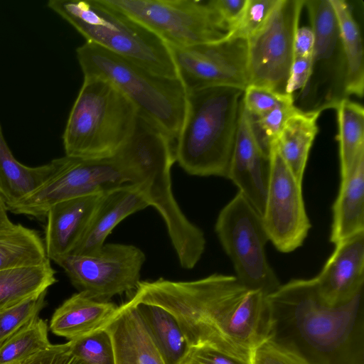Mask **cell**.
I'll return each mask as SVG.
<instances>
[{
    "instance_id": "d6a6232c",
    "label": "cell",
    "mask_w": 364,
    "mask_h": 364,
    "mask_svg": "<svg viewBox=\"0 0 364 364\" xmlns=\"http://www.w3.org/2000/svg\"><path fill=\"white\" fill-rule=\"evenodd\" d=\"M279 0H247L246 5L228 38L247 40L265 23Z\"/></svg>"
},
{
    "instance_id": "4316f807",
    "label": "cell",
    "mask_w": 364,
    "mask_h": 364,
    "mask_svg": "<svg viewBox=\"0 0 364 364\" xmlns=\"http://www.w3.org/2000/svg\"><path fill=\"white\" fill-rule=\"evenodd\" d=\"M335 12L347 67L348 97H362L364 88V51L362 35L351 8L345 0H329Z\"/></svg>"
},
{
    "instance_id": "f35d334b",
    "label": "cell",
    "mask_w": 364,
    "mask_h": 364,
    "mask_svg": "<svg viewBox=\"0 0 364 364\" xmlns=\"http://www.w3.org/2000/svg\"><path fill=\"white\" fill-rule=\"evenodd\" d=\"M311 58L294 59L286 87L287 95H294L305 86L309 77Z\"/></svg>"
},
{
    "instance_id": "cb8c5ba5",
    "label": "cell",
    "mask_w": 364,
    "mask_h": 364,
    "mask_svg": "<svg viewBox=\"0 0 364 364\" xmlns=\"http://www.w3.org/2000/svg\"><path fill=\"white\" fill-rule=\"evenodd\" d=\"M320 114L298 109L288 118L273 143L300 183H302L309 151L318 131L317 120Z\"/></svg>"
},
{
    "instance_id": "8fae6325",
    "label": "cell",
    "mask_w": 364,
    "mask_h": 364,
    "mask_svg": "<svg viewBox=\"0 0 364 364\" xmlns=\"http://www.w3.org/2000/svg\"><path fill=\"white\" fill-rule=\"evenodd\" d=\"M56 175L18 205L8 210L43 218L54 204L81 196L105 193L133 177L118 155L102 158L60 157Z\"/></svg>"
},
{
    "instance_id": "2e32d148",
    "label": "cell",
    "mask_w": 364,
    "mask_h": 364,
    "mask_svg": "<svg viewBox=\"0 0 364 364\" xmlns=\"http://www.w3.org/2000/svg\"><path fill=\"white\" fill-rule=\"evenodd\" d=\"M271 172L269 154L261 146L251 116L240 103L233 151L227 178L262 216Z\"/></svg>"
},
{
    "instance_id": "f546056e",
    "label": "cell",
    "mask_w": 364,
    "mask_h": 364,
    "mask_svg": "<svg viewBox=\"0 0 364 364\" xmlns=\"http://www.w3.org/2000/svg\"><path fill=\"white\" fill-rule=\"evenodd\" d=\"M46 322L37 318L0 346V364H13L51 346Z\"/></svg>"
},
{
    "instance_id": "7402d4cb",
    "label": "cell",
    "mask_w": 364,
    "mask_h": 364,
    "mask_svg": "<svg viewBox=\"0 0 364 364\" xmlns=\"http://www.w3.org/2000/svg\"><path fill=\"white\" fill-rule=\"evenodd\" d=\"M117 308L112 302L96 301L78 292L55 311L50 329L57 336L73 340L102 327Z\"/></svg>"
},
{
    "instance_id": "836d02e7",
    "label": "cell",
    "mask_w": 364,
    "mask_h": 364,
    "mask_svg": "<svg viewBox=\"0 0 364 364\" xmlns=\"http://www.w3.org/2000/svg\"><path fill=\"white\" fill-rule=\"evenodd\" d=\"M297 110L292 102L279 105L259 117H251L255 134L267 153L269 154V146L277 141L288 118Z\"/></svg>"
},
{
    "instance_id": "8d00e7d4",
    "label": "cell",
    "mask_w": 364,
    "mask_h": 364,
    "mask_svg": "<svg viewBox=\"0 0 364 364\" xmlns=\"http://www.w3.org/2000/svg\"><path fill=\"white\" fill-rule=\"evenodd\" d=\"M250 361L251 364H305L296 355L268 339L253 348Z\"/></svg>"
},
{
    "instance_id": "83f0119b",
    "label": "cell",
    "mask_w": 364,
    "mask_h": 364,
    "mask_svg": "<svg viewBox=\"0 0 364 364\" xmlns=\"http://www.w3.org/2000/svg\"><path fill=\"white\" fill-rule=\"evenodd\" d=\"M338 134L341 180L346 178L364 159V109L349 98L336 108Z\"/></svg>"
},
{
    "instance_id": "8992f818",
    "label": "cell",
    "mask_w": 364,
    "mask_h": 364,
    "mask_svg": "<svg viewBox=\"0 0 364 364\" xmlns=\"http://www.w3.org/2000/svg\"><path fill=\"white\" fill-rule=\"evenodd\" d=\"M47 6L87 42L117 54L155 74L179 78L168 46L153 32L102 0H50Z\"/></svg>"
},
{
    "instance_id": "1f68e13d",
    "label": "cell",
    "mask_w": 364,
    "mask_h": 364,
    "mask_svg": "<svg viewBox=\"0 0 364 364\" xmlns=\"http://www.w3.org/2000/svg\"><path fill=\"white\" fill-rule=\"evenodd\" d=\"M47 290L14 306L0 311V346L38 318L46 305Z\"/></svg>"
},
{
    "instance_id": "f1b7e54d",
    "label": "cell",
    "mask_w": 364,
    "mask_h": 364,
    "mask_svg": "<svg viewBox=\"0 0 364 364\" xmlns=\"http://www.w3.org/2000/svg\"><path fill=\"white\" fill-rule=\"evenodd\" d=\"M48 259L44 241L35 230L16 224L0 234V271L38 265Z\"/></svg>"
},
{
    "instance_id": "30bf717a",
    "label": "cell",
    "mask_w": 364,
    "mask_h": 364,
    "mask_svg": "<svg viewBox=\"0 0 364 364\" xmlns=\"http://www.w3.org/2000/svg\"><path fill=\"white\" fill-rule=\"evenodd\" d=\"M215 230L244 287L266 296L279 287L266 257L269 239L262 216L239 191L220 210Z\"/></svg>"
},
{
    "instance_id": "9c48e42d",
    "label": "cell",
    "mask_w": 364,
    "mask_h": 364,
    "mask_svg": "<svg viewBox=\"0 0 364 364\" xmlns=\"http://www.w3.org/2000/svg\"><path fill=\"white\" fill-rule=\"evenodd\" d=\"M153 32L168 46L188 47L225 38L211 0H102Z\"/></svg>"
},
{
    "instance_id": "7c38bea8",
    "label": "cell",
    "mask_w": 364,
    "mask_h": 364,
    "mask_svg": "<svg viewBox=\"0 0 364 364\" xmlns=\"http://www.w3.org/2000/svg\"><path fill=\"white\" fill-rule=\"evenodd\" d=\"M304 2L279 0L265 23L247 40L249 85L287 94Z\"/></svg>"
},
{
    "instance_id": "e0dca14e",
    "label": "cell",
    "mask_w": 364,
    "mask_h": 364,
    "mask_svg": "<svg viewBox=\"0 0 364 364\" xmlns=\"http://www.w3.org/2000/svg\"><path fill=\"white\" fill-rule=\"evenodd\" d=\"M314 277L321 301L338 307L351 301L364 287V232L337 243Z\"/></svg>"
},
{
    "instance_id": "d6986e66",
    "label": "cell",
    "mask_w": 364,
    "mask_h": 364,
    "mask_svg": "<svg viewBox=\"0 0 364 364\" xmlns=\"http://www.w3.org/2000/svg\"><path fill=\"white\" fill-rule=\"evenodd\" d=\"M102 327L110 338L115 364H165L139 311L129 301Z\"/></svg>"
},
{
    "instance_id": "9a60e30c",
    "label": "cell",
    "mask_w": 364,
    "mask_h": 364,
    "mask_svg": "<svg viewBox=\"0 0 364 364\" xmlns=\"http://www.w3.org/2000/svg\"><path fill=\"white\" fill-rule=\"evenodd\" d=\"M271 172L262 215L268 239L277 250L291 252L302 245L311 223L302 183L294 177L274 144L269 146Z\"/></svg>"
},
{
    "instance_id": "7bdbcfd3",
    "label": "cell",
    "mask_w": 364,
    "mask_h": 364,
    "mask_svg": "<svg viewBox=\"0 0 364 364\" xmlns=\"http://www.w3.org/2000/svg\"><path fill=\"white\" fill-rule=\"evenodd\" d=\"M63 364H85V363L70 352Z\"/></svg>"
},
{
    "instance_id": "d590c367",
    "label": "cell",
    "mask_w": 364,
    "mask_h": 364,
    "mask_svg": "<svg viewBox=\"0 0 364 364\" xmlns=\"http://www.w3.org/2000/svg\"><path fill=\"white\" fill-rule=\"evenodd\" d=\"M181 364H251L245 359L208 344L191 346Z\"/></svg>"
},
{
    "instance_id": "ab89813d",
    "label": "cell",
    "mask_w": 364,
    "mask_h": 364,
    "mask_svg": "<svg viewBox=\"0 0 364 364\" xmlns=\"http://www.w3.org/2000/svg\"><path fill=\"white\" fill-rule=\"evenodd\" d=\"M70 353L68 343L52 344L48 349L13 364H63Z\"/></svg>"
},
{
    "instance_id": "7a4b0ae2",
    "label": "cell",
    "mask_w": 364,
    "mask_h": 364,
    "mask_svg": "<svg viewBox=\"0 0 364 364\" xmlns=\"http://www.w3.org/2000/svg\"><path fill=\"white\" fill-rule=\"evenodd\" d=\"M363 293L330 307L320 299L314 278L291 279L267 296V339L305 364H364Z\"/></svg>"
},
{
    "instance_id": "5b68a950",
    "label": "cell",
    "mask_w": 364,
    "mask_h": 364,
    "mask_svg": "<svg viewBox=\"0 0 364 364\" xmlns=\"http://www.w3.org/2000/svg\"><path fill=\"white\" fill-rule=\"evenodd\" d=\"M84 76L106 79L174 142L186 112V90L180 78L151 73L95 43L76 49Z\"/></svg>"
},
{
    "instance_id": "5bb4252c",
    "label": "cell",
    "mask_w": 364,
    "mask_h": 364,
    "mask_svg": "<svg viewBox=\"0 0 364 364\" xmlns=\"http://www.w3.org/2000/svg\"><path fill=\"white\" fill-rule=\"evenodd\" d=\"M168 47L186 92L218 86L244 90L249 85L247 40L226 37L193 46Z\"/></svg>"
},
{
    "instance_id": "ffe728a7",
    "label": "cell",
    "mask_w": 364,
    "mask_h": 364,
    "mask_svg": "<svg viewBox=\"0 0 364 364\" xmlns=\"http://www.w3.org/2000/svg\"><path fill=\"white\" fill-rule=\"evenodd\" d=\"M103 193L58 202L46 213L44 245L47 257L53 262L70 254L85 232Z\"/></svg>"
},
{
    "instance_id": "4dcf8cb0",
    "label": "cell",
    "mask_w": 364,
    "mask_h": 364,
    "mask_svg": "<svg viewBox=\"0 0 364 364\" xmlns=\"http://www.w3.org/2000/svg\"><path fill=\"white\" fill-rule=\"evenodd\" d=\"M68 343L70 352L85 364H115L110 338L102 327Z\"/></svg>"
},
{
    "instance_id": "d4e9b609",
    "label": "cell",
    "mask_w": 364,
    "mask_h": 364,
    "mask_svg": "<svg viewBox=\"0 0 364 364\" xmlns=\"http://www.w3.org/2000/svg\"><path fill=\"white\" fill-rule=\"evenodd\" d=\"M50 260L0 271V311L38 296L57 282Z\"/></svg>"
},
{
    "instance_id": "4fadbf2b",
    "label": "cell",
    "mask_w": 364,
    "mask_h": 364,
    "mask_svg": "<svg viewBox=\"0 0 364 364\" xmlns=\"http://www.w3.org/2000/svg\"><path fill=\"white\" fill-rule=\"evenodd\" d=\"M146 260L132 245L109 243L93 255H66L54 261L73 285L88 297L109 301L115 295L136 290Z\"/></svg>"
},
{
    "instance_id": "60d3db41",
    "label": "cell",
    "mask_w": 364,
    "mask_h": 364,
    "mask_svg": "<svg viewBox=\"0 0 364 364\" xmlns=\"http://www.w3.org/2000/svg\"><path fill=\"white\" fill-rule=\"evenodd\" d=\"M314 41V33L311 27L299 26L296 29L294 41V58L311 57Z\"/></svg>"
},
{
    "instance_id": "74e56055",
    "label": "cell",
    "mask_w": 364,
    "mask_h": 364,
    "mask_svg": "<svg viewBox=\"0 0 364 364\" xmlns=\"http://www.w3.org/2000/svg\"><path fill=\"white\" fill-rule=\"evenodd\" d=\"M211 3L221 23L229 33L240 19L247 0H211Z\"/></svg>"
},
{
    "instance_id": "44dd1931",
    "label": "cell",
    "mask_w": 364,
    "mask_h": 364,
    "mask_svg": "<svg viewBox=\"0 0 364 364\" xmlns=\"http://www.w3.org/2000/svg\"><path fill=\"white\" fill-rule=\"evenodd\" d=\"M60 166V158L35 167L19 162L11 152L0 124V196L8 210L53 178Z\"/></svg>"
},
{
    "instance_id": "ba28073f",
    "label": "cell",
    "mask_w": 364,
    "mask_h": 364,
    "mask_svg": "<svg viewBox=\"0 0 364 364\" xmlns=\"http://www.w3.org/2000/svg\"><path fill=\"white\" fill-rule=\"evenodd\" d=\"M315 41L311 68L304 88L294 95L302 112L336 109L348 98L347 67L337 18L329 0H304Z\"/></svg>"
},
{
    "instance_id": "e575fe53",
    "label": "cell",
    "mask_w": 364,
    "mask_h": 364,
    "mask_svg": "<svg viewBox=\"0 0 364 364\" xmlns=\"http://www.w3.org/2000/svg\"><path fill=\"white\" fill-rule=\"evenodd\" d=\"M241 102L247 112L257 118L279 105L294 102V97L267 87L248 85L243 90Z\"/></svg>"
},
{
    "instance_id": "3957f363",
    "label": "cell",
    "mask_w": 364,
    "mask_h": 364,
    "mask_svg": "<svg viewBox=\"0 0 364 364\" xmlns=\"http://www.w3.org/2000/svg\"><path fill=\"white\" fill-rule=\"evenodd\" d=\"M173 141L154 122L138 112L133 132L115 153L131 172L147 203L163 218L181 266L193 269L205 247L203 232L178 205L171 188Z\"/></svg>"
},
{
    "instance_id": "ac0fdd59",
    "label": "cell",
    "mask_w": 364,
    "mask_h": 364,
    "mask_svg": "<svg viewBox=\"0 0 364 364\" xmlns=\"http://www.w3.org/2000/svg\"><path fill=\"white\" fill-rule=\"evenodd\" d=\"M148 206L136 183H126L103 193L85 232L70 254H97L115 226L127 216Z\"/></svg>"
},
{
    "instance_id": "b9f144b4",
    "label": "cell",
    "mask_w": 364,
    "mask_h": 364,
    "mask_svg": "<svg viewBox=\"0 0 364 364\" xmlns=\"http://www.w3.org/2000/svg\"><path fill=\"white\" fill-rule=\"evenodd\" d=\"M7 211L6 205L0 196V234L12 230L16 225L9 220Z\"/></svg>"
},
{
    "instance_id": "6da1fadb",
    "label": "cell",
    "mask_w": 364,
    "mask_h": 364,
    "mask_svg": "<svg viewBox=\"0 0 364 364\" xmlns=\"http://www.w3.org/2000/svg\"><path fill=\"white\" fill-rule=\"evenodd\" d=\"M159 306L171 314L190 346L208 344L250 359L269 331L267 296L235 276L213 274L193 281H140L129 301Z\"/></svg>"
},
{
    "instance_id": "603a6c76",
    "label": "cell",
    "mask_w": 364,
    "mask_h": 364,
    "mask_svg": "<svg viewBox=\"0 0 364 364\" xmlns=\"http://www.w3.org/2000/svg\"><path fill=\"white\" fill-rule=\"evenodd\" d=\"M364 232V159L352 173L341 180L339 192L333 205L330 240L336 245Z\"/></svg>"
},
{
    "instance_id": "52a82bcc",
    "label": "cell",
    "mask_w": 364,
    "mask_h": 364,
    "mask_svg": "<svg viewBox=\"0 0 364 364\" xmlns=\"http://www.w3.org/2000/svg\"><path fill=\"white\" fill-rule=\"evenodd\" d=\"M139 110L110 82L84 76L63 134L66 156H112L131 136Z\"/></svg>"
},
{
    "instance_id": "277c9868",
    "label": "cell",
    "mask_w": 364,
    "mask_h": 364,
    "mask_svg": "<svg viewBox=\"0 0 364 364\" xmlns=\"http://www.w3.org/2000/svg\"><path fill=\"white\" fill-rule=\"evenodd\" d=\"M243 90L211 87L187 92L174 144L175 161L188 174L227 178Z\"/></svg>"
},
{
    "instance_id": "484cf974",
    "label": "cell",
    "mask_w": 364,
    "mask_h": 364,
    "mask_svg": "<svg viewBox=\"0 0 364 364\" xmlns=\"http://www.w3.org/2000/svg\"><path fill=\"white\" fill-rule=\"evenodd\" d=\"M133 305L139 311L164 363L181 364L191 347L173 316L159 306L142 303Z\"/></svg>"
}]
</instances>
